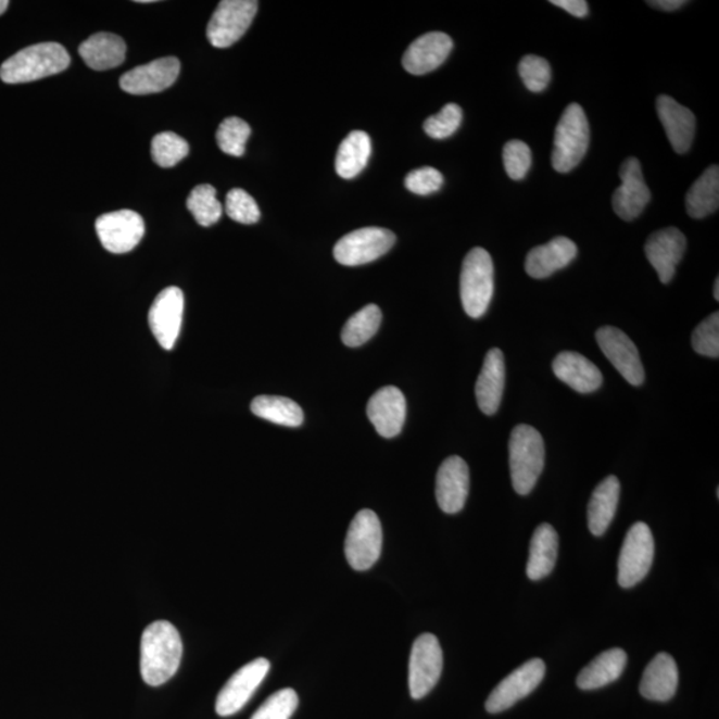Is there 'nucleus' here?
<instances>
[{
    "label": "nucleus",
    "instance_id": "obj_33",
    "mask_svg": "<svg viewBox=\"0 0 719 719\" xmlns=\"http://www.w3.org/2000/svg\"><path fill=\"white\" fill-rule=\"evenodd\" d=\"M252 414L264 420L297 428L304 421L303 409L293 400L281 396H258L251 404Z\"/></svg>",
    "mask_w": 719,
    "mask_h": 719
},
{
    "label": "nucleus",
    "instance_id": "obj_11",
    "mask_svg": "<svg viewBox=\"0 0 719 719\" xmlns=\"http://www.w3.org/2000/svg\"><path fill=\"white\" fill-rule=\"evenodd\" d=\"M545 664L540 658L529 659L501 681L487 699V710L492 715L508 710L518 701L528 697L545 677Z\"/></svg>",
    "mask_w": 719,
    "mask_h": 719
},
{
    "label": "nucleus",
    "instance_id": "obj_3",
    "mask_svg": "<svg viewBox=\"0 0 719 719\" xmlns=\"http://www.w3.org/2000/svg\"><path fill=\"white\" fill-rule=\"evenodd\" d=\"M545 465V445L539 430L517 426L509 440V467L512 484L521 496L533 491Z\"/></svg>",
    "mask_w": 719,
    "mask_h": 719
},
{
    "label": "nucleus",
    "instance_id": "obj_35",
    "mask_svg": "<svg viewBox=\"0 0 719 719\" xmlns=\"http://www.w3.org/2000/svg\"><path fill=\"white\" fill-rule=\"evenodd\" d=\"M187 209L202 227L214 226L223 215L222 203L216 198V190L210 185L193 188L187 199Z\"/></svg>",
    "mask_w": 719,
    "mask_h": 719
},
{
    "label": "nucleus",
    "instance_id": "obj_39",
    "mask_svg": "<svg viewBox=\"0 0 719 719\" xmlns=\"http://www.w3.org/2000/svg\"><path fill=\"white\" fill-rule=\"evenodd\" d=\"M518 74H520L524 85L532 92L545 91L552 80L551 64L544 58L535 55L521 59L518 64Z\"/></svg>",
    "mask_w": 719,
    "mask_h": 719
},
{
    "label": "nucleus",
    "instance_id": "obj_26",
    "mask_svg": "<svg viewBox=\"0 0 719 719\" xmlns=\"http://www.w3.org/2000/svg\"><path fill=\"white\" fill-rule=\"evenodd\" d=\"M677 688L678 668L674 658L668 653L657 654L642 676L640 685L642 697L666 703L674 697Z\"/></svg>",
    "mask_w": 719,
    "mask_h": 719
},
{
    "label": "nucleus",
    "instance_id": "obj_48",
    "mask_svg": "<svg viewBox=\"0 0 719 719\" xmlns=\"http://www.w3.org/2000/svg\"><path fill=\"white\" fill-rule=\"evenodd\" d=\"M715 298L718 302V300H719V279H718V277H717L716 282H715Z\"/></svg>",
    "mask_w": 719,
    "mask_h": 719
},
{
    "label": "nucleus",
    "instance_id": "obj_21",
    "mask_svg": "<svg viewBox=\"0 0 719 719\" xmlns=\"http://www.w3.org/2000/svg\"><path fill=\"white\" fill-rule=\"evenodd\" d=\"M453 42L444 33H428L417 38L403 56V66L412 75H426L438 70L450 56Z\"/></svg>",
    "mask_w": 719,
    "mask_h": 719
},
{
    "label": "nucleus",
    "instance_id": "obj_31",
    "mask_svg": "<svg viewBox=\"0 0 719 719\" xmlns=\"http://www.w3.org/2000/svg\"><path fill=\"white\" fill-rule=\"evenodd\" d=\"M373 143L367 133L352 131L341 141L336 155V173L343 179H353L367 167Z\"/></svg>",
    "mask_w": 719,
    "mask_h": 719
},
{
    "label": "nucleus",
    "instance_id": "obj_5",
    "mask_svg": "<svg viewBox=\"0 0 719 719\" xmlns=\"http://www.w3.org/2000/svg\"><path fill=\"white\" fill-rule=\"evenodd\" d=\"M494 292V267L491 255L484 249H474L464 258L459 294L464 311L471 318L487 314Z\"/></svg>",
    "mask_w": 719,
    "mask_h": 719
},
{
    "label": "nucleus",
    "instance_id": "obj_37",
    "mask_svg": "<svg viewBox=\"0 0 719 719\" xmlns=\"http://www.w3.org/2000/svg\"><path fill=\"white\" fill-rule=\"evenodd\" d=\"M251 137V127L249 123L240 117H227L223 121L216 133L217 146L219 149L231 156H243L245 152L247 140Z\"/></svg>",
    "mask_w": 719,
    "mask_h": 719
},
{
    "label": "nucleus",
    "instance_id": "obj_4",
    "mask_svg": "<svg viewBox=\"0 0 719 719\" xmlns=\"http://www.w3.org/2000/svg\"><path fill=\"white\" fill-rule=\"evenodd\" d=\"M591 129L580 104L565 109L554 133L552 166L559 174H568L582 162L589 149Z\"/></svg>",
    "mask_w": 719,
    "mask_h": 719
},
{
    "label": "nucleus",
    "instance_id": "obj_24",
    "mask_svg": "<svg viewBox=\"0 0 719 719\" xmlns=\"http://www.w3.org/2000/svg\"><path fill=\"white\" fill-rule=\"evenodd\" d=\"M553 373L579 393H592L603 386L604 377L591 360L577 352H562L554 358Z\"/></svg>",
    "mask_w": 719,
    "mask_h": 719
},
{
    "label": "nucleus",
    "instance_id": "obj_43",
    "mask_svg": "<svg viewBox=\"0 0 719 719\" xmlns=\"http://www.w3.org/2000/svg\"><path fill=\"white\" fill-rule=\"evenodd\" d=\"M693 350L699 355L717 358L719 356V314L715 312L699 324L692 336Z\"/></svg>",
    "mask_w": 719,
    "mask_h": 719
},
{
    "label": "nucleus",
    "instance_id": "obj_15",
    "mask_svg": "<svg viewBox=\"0 0 719 719\" xmlns=\"http://www.w3.org/2000/svg\"><path fill=\"white\" fill-rule=\"evenodd\" d=\"M182 314H185V294L180 288L168 287L157 294L150 310L149 324L152 335L163 350H173L178 341Z\"/></svg>",
    "mask_w": 719,
    "mask_h": 719
},
{
    "label": "nucleus",
    "instance_id": "obj_20",
    "mask_svg": "<svg viewBox=\"0 0 719 719\" xmlns=\"http://www.w3.org/2000/svg\"><path fill=\"white\" fill-rule=\"evenodd\" d=\"M367 415L381 438H396L402 432L406 416L403 392L396 387L379 389L369 400Z\"/></svg>",
    "mask_w": 719,
    "mask_h": 719
},
{
    "label": "nucleus",
    "instance_id": "obj_12",
    "mask_svg": "<svg viewBox=\"0 0 719 719\" xmlns=\"http://www.w3.org/2000/svg\"><path fill=\"white\" fill-rule=\"evenodd\" d=\"M100 243L111 253H127L137 249L146 226L138 212L122 210L98 217L96 223Z\"/></svg>",
    "mask_w": 719,
    "mask_h": 719
},
{
    "label": "nucleus",
    "instance_id": "obj_34",
    "mask_svg": "<svg viewBox=\"0 0 719 719\" xmlns=\"http://www.w3.org/2000/svg\"><path fill=\"white\" fill-rule=\"evenodd\" d=\"M381 318L379 306L375 304L364 306L345 323L341 340L346 346L352 348L367 343L379 331Z\"/></svg>",
    "mask_w": 719,
    "mask_h": 719
},
{
    "label": "nucleus",
    "instance_id": "obj_40",
    "mask_svg": "<svg viewBox=\"0 0 719 719\" xmlns=\"http://www.w3.org/2000/svg\"><path fill=\"white\" fill-rule=\"evenodd\" d=\"M298 706V693L293 689H282L270 695L251 719H290Z\"/></svg>",
    "mask_w": 719,
    "mask_h": 719
},
{
    "label": "nucleus",
    "instance_id": "obj_23",
    "mask_svg": "<svg viewBox=\"0 0 719 719\" xmlns=\"http://www.w3.org/2000/svg\"><path fill=\"white\" fill-rule=\"evenodd\" d=\"M505 388V358L499 348L487 353L484 365L476 382L477 404L482 414L492 416L500 408Z\"/></svg>",
    "mask_w": 719,
    "mask_h": 719
},
{
    "label": "nucleus",
    "instance_id": "obj_32",
    "mask_svg": "<svg viewBox=\"0 0 719 719\" xmlns=\"http://www.w3.org/2000/svg\"><path fill=\"white\" fill-rule=\"evenodd\" d=\"M719 205V168L712 164L695 180L686 194V211L693 219L715 214Z\"/></svg>",
    "mask_w": 719,
    "mask_h": 719
},
{
    "label": "nucleus",
    "instance_id": "obj_19",
    "mask_svg": "<svg viewBox=\"0 0 719 719\" xmlns=\"http://www.w3.org/2000/svg\"><path fill=\"white\" fill-rule=\"evenodd\" d=\"M686 251V238L674 227L659 229L649 236L645 244L647 261L657 270L664 285L673 279L678 264Z\"/></svg>",
    "mask_w": 719,
    "mask_h": 719
},
{
    "label": "nucleus",
    "instance_id": "obj_44",
    "mask_svg": "<svg viewBox=\"0 0 719 719\" xmlns=\"http://www.w3.org/2000/svg\"><path fill=\"white\" fill-rule=\"evenodd\" d=\"M444 185V176L433 167H422L412 171L405 178V187L411 192L428 197L441 190Z\"/></svg>",
    "mask_w": 719,
    "mask_h": 719
},
{
    "label": "nucleus",
    "instance_id": "obj_16",
    "mask_svg": "<svg viewBox=\"0 0 719 719\" xmlns=\"http://www.w3.org/2000/svg\"><path fill=\"white\" fill-rule=\"evenodd\" d=\"M621 186L613 194V210L625 222L639 217L649 204L652 193L642 175L641 163L629 157L620 168Z\"/></svg>",
    "mask_w": 719,
    "mask_h": 719
},
{
    "label": "nucleus",
    "instance_id": "obj_36",
    "mask_svg": "<svg viewBox=\"0 0 719 719\" xmlns=\"http://www.w3.org/2000/svg\"><path fill=\"white\" fill-rule=\"evenodd\" d=\"M190 146L187 140L174 133H161L152 139L151 153L153 162L163 168H171L187 157Z\"/></svg>",
    "mask_w": 719,
    "mask_h": 719
},
{
    "label": "nucleus",
    "instance_id": "obj_25",
    "mask_svg": "<svg viewBox=\"0 0 719 719\" xmlns=\"http://www.w3.org/2000/svg\"><path fill=\"white\" fill-rule=\"evenodd\" d=\"M576 256L577 245L573 241L559 236L528 253L526 270L533 279H546L557 270L568 267Z\"/></svg>",
    "mask_w": 719,
    "mask_h": 719
},
{
    "label": "nucleus",
    "instance_id": "obj_2",
    "mask_svg": "<svg viewBox=\"0 0 719 719\" xmlns=\"http://www.w3.org/2000/svg\"><path fill=\"white\" fill-rule=\"evenodd\" d=\"M71 58L62 45L49 42L26 47L8 59L0 67L4 84L21 85L63 73Z\"/></svg>",
    "mask_w": 719,
    "mask_h": 719
},
{
    "label": "nucleus",
    "instance_id": "obj_22",
    "mask_svg": "<svg viewBox=\"0 0 719 719\" xmlns=\"http://www.w3.org/2000/svg\"><path fill=\"white\" fill-rule=\"evenodd\" d=\"M657 114L673 150L680 155L691 150L695 134L693 112L673 98L661 96L657 99Z\"/></svg>",
    "mask_w": 719,
    "mask_h": 719
},
{
    "label": "nucleus",
    "instance_id": "obj_1",
    "mask_svg": "<svg viewBox=\"0 0 719 719\" xmlns=\"http://www.w3.org/2000/svg\"><path fill=\"white\" fill-rule=\"evenodd\" d=\"M182 656L179 630L168 621L146 628L140 642V673L147 685L161 686L178 671Z\"/></svg>",
    "mask_w": 719,
    "mask_h": 719
},
{
    "label": "nucleus",
    "instance_id": "obj_13",
    "mask_svg": "<svg viewBox=\"0 0 719 719\" xmlns=\"http://www.w3.org/2000/svg\"><path fill=\"white\" fill-rule=\"evenodd\" d=\"M270 669L268 659L257 658L229 678L216 698V712L220 717L236 715L249 703Z\"/></svg>",
    "mask_w": 719,
    "mask_h": 719
},
{
    "label": "nucleus",
    "instance_id": "obj_46",
    "mask_svg": "<svg viewBox=\"0 0 719 719\" xmlns=\"http://www.w3.org/2000/svg\"><path fill=\"white\" fill-rule=\"evenodd\" d=\"M686 3L685 0H652V2H647L652 8L663 11H676Z\"/></svg>",
    "mask_w": 719,
    "mask_h": 719
},
{
    "label": "nucleus",
    "instance_id": "obj_45",
    "mask_svg": "<svg viewBox=\"0 0 719 719\" xmlns=\"http://www.w3.org/2000/svg\"><path fill=\"white\" fill-rule=\"evenodd\" d=\"M551 3L576 17H585L589 13L585 0H552Z\"/></svg>",
    "mask_w": 719,
    "mask_h": 719
},
{
    "label": "nucleus",
    "instance_id": "obj_38",
    "mask_svg": "<svg viewBox=\"0 0 719 719\" xmlns=\"http://www.w3.org/2000/svg\"><path fill=\"white\" fill-rule=\"evenodd\" d=\"M463 122V110L458 104H446L443 110L424 122V131L428 137L443 140L452 137Z\"/></svg>",
    "mask_w": 719,
    "mask_h": 719
},
{
    "label": "nucleus",
    "instance_id": "obj_42",
    "mask_svg": "<svg viewBox=\"0 0 719 719\" xmlns=\"http://www.w3.org/2000/svg\"><path fill=\"white\" fill-rule=\"evenodd\" d=\"M504 166L512 180H522L532 167V151L521 140H510L504 147Z\"/></svg>",
    "mask_w": 719,
    "mask_h": 719
},
{
    "label": "nucleus",
    "instance_id": "obj_14",
    "mask_svg": "<svg viewBox=\"0 0 719 719\" xmlns=\"http://www.w3.org/2000/svg\"><path fill=\"white\" fill-rule=\"evenodd\" d=\"M595 339L606 358L613 364L625 380L634 387L644 384L645 370L639 350L627 333L616 327H603L595 333Z\"/></svg>",
    "mask_w": 719,
    "mask_h": 719
},
{
    "label": "nucleus",
    "instance_id": "obj_10",
    "mask_svg": "<svg viewBox=\"0 0 719 719\" xmlns=\"http://www.w3.org/2000/svg\"><path fill=\"white\" fill-rule=\"evenodd\" d=\"M257 8L255 0H223L209 23L210 43L227 49L238 42L255 20Z\"/></svg>",
    "mask_w": 719,
    "mask_h": 719
},
{
    "label": "nucleus",
    "instance_id": "obj_30",
    "mask_svg": "<svg viewBox=\"0 0 719 719\" xmlns=\"http://www.w3.org/2000/svg\"><path fill=\"white\" fill-rule=\"evenodd\" d=\"M628 656L620 647L606 651L595 657L577 677V686L582 691H594L615 682L627 668Z\"/></svg>",
    "mask_w": 719,
    "mask_h": 719
},
{
    "label": "nucleus",
    "instance_id": "obj_18",
    "mask_svg": "<svg viewBox=\"0 0 719 719\" xmlns=\"http://www.w3.org/2000/svg\"><path fill=\"white\" fill-rule=\"evenodd\" d=\"M469 493V468L462 457H447L436 477V499L447 515L462 512Z\"/></svg>",
    "mask_w": 719,
    "mask_h": 719
},
{
    "label": "nucleus",
    "instance_id": "obj_47",
    "mask_svg": "<svg viewBox=\"0 0 719 719\" xmlns=\"http://www.w3.org/2000/svg\"><path fill=\"white\" fill-rule=\"evenodd\" d=\"M9 0H0V15L5 13V10L9 9Z\"/></svg>",
    "mask_w": 719,
    "mask_h": 719
},
{
    "label": "nucleus",
    "instance_id": "obj_7",
    "mask_svg": "<svg viewBox=\"0 0 719 719\" xmlns=\"http://www.w3.org/2000/svg\"><path fill=\"white\" fill-rule=\"evenodd\" d=\"M654 558V539L645 522H635L628 530L618 557V583L633 588L649 573Z\"/></svg>",
    "mask_w": 719,
    "mask_h": 719
},
{
    "label": "nucleus",
    "instance_id": "obj_17",
    "mask_svg": "<svg viewBox=\"0 0 719 719\" xmlns=\"http://www.w3.org/2000/svg\"><path fill=\"white\" fill-rule=\"evenodd\" d=\"M180 62L178 58L168 56L129 70L122 76L123 91L131 96H150L167 90L178 79Z\"/></svg>",
    "mask_w": 719,
    "mask_h": 719
},
{
    "label": "nucleus",
    "instance_id": "obj_27",
    "mask_svg": "<svg viewBox=\"0 0 719 719\" xmlns=\"http://www.w3.org/2000/svg\"><path fill=\"white\" fill-rule=\"evenodd\" d=\"M621 485L616 476H608L595 487L588 506V524L592 534L603 535L616 516Z\"/></svg>",
    "mask_w": 719,
    "mask_h": 719
},
{
    "label": "nucleus",
    "instance_id": "obj_9",
    "mask_svg": "<svg viewBox=\"0 0 719 719\" xmlns=\"http://www.w3.org/2000/svg\"><path fill=\"white\" fill-rule=\"evenodd\" d=\"M396 243V236L386 228L367 227L348 234L335 245L336 261L346 267H357L377 261Z\"/></svg>",
    "mask_w": 719,
    "mask_h": 719
},
{
    "label": "nucleus",
    "instance_id": "obj_41",
    "mask_svg": "<svg viewBox=\"0 0 719 719\" xmlns=\"http://www.w3.org/2000/svg\"><path fill=\"white\" fill-rule=\"evenodd\" d=\"M226 212L232 220L241 224H255L261 220V210L249 192L234 188L226 199Z\"/></svg>",
    "mask_w": 719,
    "mask_h": 719
},
{
    "label": "nucleus",
    "instance_id": "obj_28",
    "mask_svg": "<svg viewBox=\"0 0 719 719\" xmlns=\"http://www.w3.org/2000/svg\"><path fill=\"white\" fill-rule=\"evenodd\" d=\"M126 51L125 40L110 33L92 35L79 47L87 66L96 71L119 67L125 62Z\"/></svg>",
    "mask_w": 719,
    "mask_h": 719
},
{
    "label": "nucleus",
    "instance_id": "obj_6",
    "mask_svg": "<svg viewBox=\"0 0 719 719\" xmlns=\"http://www.w3.org/2000/svg\"><path fill=\"white\" fill-rule=\"evenodd\" d=\"M348 564L357 571L368 570L380 558L382 528L374 510L363 509L353 518L345 539Z\"/></svg>",
    "mask_w": 719,
    "mask_h": 719
},
{
    "label": "nucleus",
    "instance_id": "obj_8",
    "mask_svg": "<svg viewBox=\"0 0 719 719\" xmlns=\"http://www.w3.org/2000/svg\"><path fill=\"white\" fill-rule=\"evenodd\" d=\"M443 649L438 636L426 633L417 636L409 658V692L421 699L438 685L443 673Z\"/></svg>",
    "mask_w": 719,
    "mask_h": 719
},
{
    "label": "nucleus",
    "instance_id": "obj_29",
    "mask_svg": "<svg viewBox=\"0 0 719 719\" xmlns=\"http://www.w3.org/2000/svg\"><path fill=\"white\" fill-rule=\"evenodd\" d=\"M558 554V534L550 524H541L534 530L530 541L527 575L530 580L539 581L550 576L556 567Z\"/></svg>",
    "mask_w": 719,
    "mask_h": 719
}]
</instances>
